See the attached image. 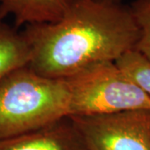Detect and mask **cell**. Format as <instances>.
<instances>
[{
    "mask_svg": "<svg viewBox=\"0 0 150 150\" xmlns=\"http://www.w3.org/2000/svg\"><path fill=\"white\" fill-rule=\"evenodd\" d=\"M69 117L150 109V98L116 64L101 62L64 79Z\"/></svg>",
    "mask_w": 150,
    "mask_h": 150,
    "instance_id": "3957f363",
    "label": "cell"
},
{
    "mask_svg": "<svg viewBox=\"0 0 150 150\" xmlns=\"http://www.w3.org/2000/svg\"><path fill=\"white\" fill-rule=\"evenodd\" d=\"M130 8L139 30L134 49L150 60V0H134Z\"/></svg>",
    "mask_w": 150,
    "mask_h": 150,
    "instance_id": "9c48e42d",
    "label": "cell"
},
{
    "mask_svg": "<svg viewBox=\"0 0 150 150\" xmlns=\"http://www.w3.org/2000/svg\"><path fill=\"white\" fill-rule=\"evenodd\" d=\"M0 150H90L69 117L28 134L0 140Z\"/></svg>",
    "mask_w": 150,
    "mask_h": 150,
    "instance_id": "5b68a950",
    "label": "cell"
},
{
    "mask_svg": "<svg viewBox=\"0 0 150 150\" xmlns=\"http://www.w3.org/2000/svg\"><path fill=\"white\" fill-rule=\"evenodd\" d=\"M69 118L90 150H150V109Z\"/></svg>",
    "mask_w": 150,
    "mask_h": 150,
    "instance_id": "277c9868",
    "label": "cell"
},
{
    "mask_svg": "<svg viewBox=\"0 0 150 150\" xmlns=\"http://www.w3.org/2000/svg\"><path fill=\"white\" fill-rule=\"evenodd\" d=\"M29 62L30 51L22 32L0 20V83Z\"/></svg>",
    "mask_w": 150,
    "mask_h": 150,
    "instance_id": "52a82bcc",
    "label": "cell"
},
{
    "mask_svg": "<svg viewBox=\"0 0 150 150\" xmlns=\"http://www.w3.org/2000/svg\"><path fill=\"white\" fill-rule=\"evenodd\" d=\"M68 83L37 74L28 66L0 83V140L43 129L69 117Z\"/></svg>",
    "mask_w": 150,
    "mask_h": 150,
    "instance_id": "7a4b0ae2",
    "label": "cell"
},
{
    "mask_svg": "<svg viewBox=\"0 0 150 150\" xmlns=\"http://www.w3.org/2000/svg\"><path fill=\"white\" fill-rule=\"evenodd\" d=\"M115 63L150 98V60L137 50L132 49L123 54Z\"/></svg>",
    "mask_w": 150,
    "mask_h": 150,
    "instance_id": "ba28073f",
    "label": "cell"
},
{
    "mask_svg": "<svg viewBox=\"0 0 150 150\" xmlns=\"http://www.w3.org/2000/svg\"><path fill=\"white\" fill-rule=\"evenodd\" d=\"M75 0H0V20L12 16L15 28L54 23L61 18Z\"/></svg>",
    "mask_w": 150,
    "mask_h": 150,
    "instance_id": "8992f818",
    "label": "cell"
},
{
    "mask_svg": "<svg viewBox=\"0 0 150 150\" xmlns=\"http://www.w3.org/2000/svg\"><path fill=\"white\" fill-rule=\"evenodd\" d=\"M28 66L38 74L67 79L134 49L139 30L130 7L110 0H75L58 21L25 26Z\"/></svg>",
    "mask_w": 150,
    "mask_h": 150,
    "instance_id": "6da1fadb",
    "label": "cell"
},
{
    "mask_svg": "<svg viewBox=\"0 0 150 150\" xmlns=\"http://www.w3.org/2000/svg\"><path fill=\"white\" fill-rule=\"evenodd\" d=\"M110 1H116V2H120V0H110Z\"/></svg>",
    "mask_w": 150,
    "mask_h": 150,
    "instance_id": "30bf717a",
    "label": "cell"
}]
</instances>
